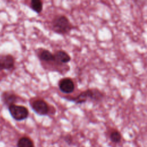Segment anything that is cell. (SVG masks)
<instances>
[{"instance_id":"8","label":"cell","mask_w":147,"mask_h":147,"mask_svg":"<svg viewBox=\"0 0 147 147\" xmlns=\"http://www.w3.org/2000/svg\"><path fill=\"white\" fill-rule=\"evenodd\" d=\"M55 61L60 63H67L71 60L70 56L65 51H58L54 55Z\"/></svg>"},{"instance_id":"7","label":"cell","mask_w":147,"mask_h":147,"mask_svg":"<svg viewBox=\"0 0 147 147\" xmlns=\"http://www.w3.org/2000/svg\"><path fill=\"white\" fill-rule=\"evenodd\" d=\"M38 56L41 60L45 62H52L55 61L54 55L47 49H41L38 53Z\"/></svg>"},{"instance_id":"12","label":"cell","mask_w":147,"mask_h":147,"mask_svg":"<svg viewBox=\"0 0 147 147\" xmlns=\"http://www.w3.org/2000/svg\"><path fill=\"white\" fill-rule=\"evenodd\" d=\"M121 133L117 130L112 131L110 135V140L114 143H119L121 140Z\"/></svg>"},{"instance_id":"6","label":"cell","mask_w":147,"mask_h":147,"mask_svg":"<svg viewBox=\"0 0 147 147\" xmlns=\"http://www.w3.org/2000/svg\"><path fill=\"white\" fill-rule=\"evenodd\" d=\"M59 87L61 91L65 94H70L75 89V84L72 80L66 78L61 79L59 83Z\"/></svg>"},{"instance_id":"3","label":"cell","mask_w":147,"mask_h":147,"mask_svg":"<svg viewBox=\"0 0 147 147\" xmlns=\"http://www.w3.org/2000/svg\"><path fill=\"white\" fill-rule=\"evenodd\" d=\"M8 109L10 115L16 121H22L28 117L29 111L25 106L13 104Z\"/></svg>"},{"instance_id":"4","label":"cell","mask_w":147,"mask_h":147,"mask_svg":"<svg viewBox=\"0 0 147 147\" xmlns=\"http://www.w3.org/2000/svg\"><path fill=\"white\" fill-rule=\"evenodd\" d=\"M15 60L11 55H0V76L5 71L11 70L14 66Z\"/></svg>"},{"instance_id":"11","label":"cell","mask_w":147,"mask_h":147,"mask_svg":"<svg viewBox=\"0 0 147 147\" xmlns=\"http://www.w3.org/2000/svg\"><path fill=\"white\" fill-rule=\"evenodd\" d=\"M30 5L31 9L37 13H40L42 10V2L40 0L31 1Z\"/></svg>"},{"instance_id":"5","label":"cell","mask_w":147,"mask_h":147,"mask_svg":"<svg viewBox=\"0 0 147 147\" xmlns=\"http://www.w3.org/2000/svg\"><path fill=\"white\" fill-rule=\"evenodd\" d=\"M31 106L34 111L40 115H45L49 111V105L44 100L41 99L34 100L31 104Z\"/></svg>"},{"instance_id":"9","label":"cell","mask_w":147,"mask_h":147,"mask_svg":"<svg viewBox=\"0 0 147 147\" xmlns=\"http://www.w3.org/2000/svg\"><path fill=\"white\" fill-rule=\"evenodd\" d=\"M2 101L8 106L14 104L17 100V96L13 93L5 92L2 95Z\"/></svg>"},{"instance_id":"10","label":"cell","mask_w":147,"mask_h":147,"mask_svg":"<svg viewBox=\"0 0 147 147\" xmlns=\"http://www.w3.org/2000/svg\"><path fill=\"white\" fill-rule=\"evenodd\" d=\"M17 145V147H34L33 141L27 137H21L18 141Z\"/></svg>"},{"instance_id":"1","label":"cell","mask_w":147,"mask_h":147,"mask_svg":"<svg viewBox=\"0 0 147 147\" xmlns=\"http://www.w3.org/2000/svg\"><path fill=\"white\" fill-rule=\"evenodd\" d=\"M52 29L56 33L64 34L72 29V26L67 17L61 15L53 19L52 22Z\"/></svg>"},{"instance_id":"2","label":"cell","mask_w":147,"mask_h":147,"mask_svg":"<svg viewBox=\"0 0 147 147\" xmlns=\"http://www.w3.org/2000/svg\"><path fill=\"white\" fill-rule=\"evenodd\" d=\"M103 97L102 94L97 89H89L80 93L76 97L67 98V99L73 101L76 103H82L88 99L99 100Z\"/></svg>"}]
</instances>
